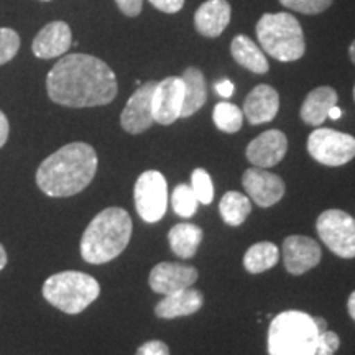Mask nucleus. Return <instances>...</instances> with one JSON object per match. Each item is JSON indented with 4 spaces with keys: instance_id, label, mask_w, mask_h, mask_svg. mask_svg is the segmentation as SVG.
I'll use <instances>...</instances> for the list:
<instances>
[{
    "instance_id": "12",
    "label": "nucleus",
    "mask_w": 355,
    "mask_h": 355,
    "mask_svg": "<svg viewBox=\"0 0 355 355\" xmlns=\"http://www.w3.org/2000/svg\"><path fill=\"white\" fill-rule=\"evenodd\" d=\"M248 198L260 207H270L285 196V183L278 175L265 168H248L242 176Z\"/></svg>"
},
{
    "instance_id": "3",
    "label": "nucleus",
    "mask_w": 355,
    "mask_h": 355,
    "mask_svg": "<svg viewBox=\"0 0 355 355\" xmlns=\"http://www.w3.org/2000/svg\"><path fill=\"white\" fill-rule=\"evenodd\" d=\"M132 239V219L125 209L107 207L89 222L81 239V255L91 265L117 259Z\"/></svg>"
},
{
    "instance_id": "41",
    "label": "nucleus",
    "mask_w": 355,
    "mask_h": 355,
    "mask_svg": "<svg viewBox=\"0 0 355 355\" xmlns=\"http://www.w3.org/2000/svg\"><path fill=\"white\" fill-rule=\"evenodd\" d=\"M349 56H350V61L355 64V40L352 42V44H350L349 48Z\"/></svg>"
},
{
    "instance_id": "13",
    "label": "nucleus",
    "mask_w": 355,
    "mask_h": 355,
    "mask_svg": "<svg viewBox=\"0 0 355 355\" xmlns=\"http://www.w3.org/2000/svg\"><path fill=\"white\" fill-rule=\"evenodd\" d=\"M198 277L199 273L194 266L162 261V263L153 266L148 283L155 293L166 296L191 288L198 282Z\"/></svg>"
},
{
    "instance_id": "42",
    "label": "nucleus",
    "mask_w": 355,
    "mask_h": 355,
    "mask_svg": "<svg viewBox=\"0 0 355 355\" xmlns=\"http://www.w3.org/2000/svg\"><path fill=\"white\" fill-rule=\"evenodd\" d=\"M354 101H355V86H354Z\"/></svg>"
},
{
    "instance_id": "29",
    "label": "nucleus",
    "mask_w": 355,
    "mask_h": 355,
    "mask_svg": "<svg viewBox=\"0 0 355 355\" xmlns=\"http://www.w3.org/2000/svg\"><path fill=\"white\" fill-rule=\"evenodd\" d=\"M20 50V37L15 30L0 28V66L8 63Z\"/></svg>"
},
{
    "instance_id": "27",
    "label": "nucleus",
    "mask_w": 355,
    "mask_h": 355,
    "mask_svg": "<svg viewBox=\"0 0 355 355\" xmlns=\"http://www.w3.org/2000/svg\"><path fill=\"white\" fill-rule=\"evenodd\" d=\"M171 206H173V211H175L178 216L189 219V217L196 214L199 201L191 186L180 184L176 186L171 194Z\"/></svg>"
},
{
    "instance_id": "6",
    "label": "nucleus",
    "mask_w": 355,
    "mask_h": 355,
    "mask_svg": "<svg viewBox=\"0 0 355 355\" xmlns=\"http://www.w3.org/2000/svg\"><path fill=\"white\" fill-rule=\"evenodd\" d=\"M101 295V285L83 272H60L51 275L43 285V298L66 314H79Z\"/></svg>"
},
{
    "instance_id": "10",
    "label": "nucleus",
    "mask_w": 355,
    "mask_h": 355,
    "mask_svg": "<svg viewBox=\"0 0 355 355\" xmlns=\"http://www.w3.org/2000/svg\"><path fill=\"white\" fill-rule=\"evenodd\" d=\"M184 102V83L181 78H166L157 83L153 97L152 110L155 122L159 125H171L181 119V109Z\"/></svg>"
},
{
    "instance_id": "40",
    "label": "nucleus",
    "mask_w": 355,
    "mask_h": 355,
    "mask_svg": "<svg viewBox=\"0 0 355 355\" xmlns=\"http://www.w3.org/2000/svg\"><path fill=\"white\" fill-rule=\"evenodd\" d=\"M6 265H7V252L2 243H0V270L6 268Z\"/></svg>"
},
{
    "instance_id": "37",
    "label": "nucleus",
    "mask_w": 355,
    "mask_h": 355,
    "mask_svg": "<svg viewBox=\"0 0 355 355\" xmlns=\"http://www.w3.org/2000/svg\"><path fill=\"white\" fill-rule=\"evenodd\" d=\"M347 309H349L350 318H352L354 321H355V291L352 293V295L349 296V301H347Z\"/></svg>"
},
{
    "instance_id": "31",
    "label": "nucleus",
    "mask_w": 355,
    "mask_h": 355,
    "mask_svg": "<svg viewBox=\"0 0 355 355\" xmlns=\"http://www.w3.org/2000/svg\"><path fill=\"white\" fill-rule=\"evenodd\" d=\"M340 345V339L336 332L326 331L318 337L316 349H314V355H334Z\"/></svg>"
},
{
    "instance_id": "24",
    "label": "nucleus",
    "mask_w": 355,
    "mask_h": 355,
    "mask_svg": "<svg viewBox=\"0 0 355 355\" xmlns=\"http://www.w3.org/2000/svg\"><path fill=\"white\" fill-rule=\"evenodd\" d=\"M279 260L278 247L272 242L254 243L243 255V266L248 273H263L273 268Z\"/></svg>"
},
{
    "instance_id": "30",
    "label": "nucleus",
    "mask_w": 355,
    "mask_h": 355,
    "mask_svg": "<svg viewBox=\"0 0 355 355\" xmlns=\"http://www.w3.org/2000/svg\"><path fill=\"white\" fill-rule=\"evenodd\" d=\"M279 3L293 12L316 15V13L327 10L332 6V0H279Z\"/></svg>"
},
{
    "instance_id": "34",
    "label": "nucleus",
    "mask_w": 355,
    "mask_h": 355,
    "mask_svg": "<svg viewBox=\"0 0 355 355\" xmlns=\"http://www.w3.org/2000/svg\"><path fill=\"white\" fill-rule=\"evenodd\" d=\"M148 2L163 13H176L184 6V0H148Z\"/></svg>"
},
{
    "instance_id": "19",
    "label": "nucleus",
    "mask_w": 355,
    "mask_h": 355,
    "mask_svg": "<svg viewBox=\"0 0 355 355\" xmlns=\"http://www.w3.org/2000/svg\"><path fill=\"white\" fill-rule=\"evenodd\" d=\"M204 303L202 293L193 288L166 295L155 308V314L159 319H175L198 313Z\"/></svg>"
},
{
    "instance_id": "18",
    "label": "nucleus",
    "mask_w": 355,
    "mask_h": 355,
    "mask_svg": "<svg viewBox=\"0 0 355 355\" xmlns=\"http://www.w3.org/2000/svg\"><path fill=\"white\" fill-rule=\"evenodd\" d=\"M230 6L227 0H207L194 13V26L206 38H217L227 28L230 21Z\"/></svg>"
},
{
    "instance_id": "4",
    "label": "nucleus",
    "mask_w": 355,
    "mask_h": 355,
    "mask_svg": "<svg viewBox=\"0 0 355 355\" xmlns=\"http://www.w3.org/2000/svg\"><path fill=\"white\" fill-rule=\"evenodd\" d=\"M318 337L314 318L303 311H285L270 324L268 354L314 355Z\"/></svg>"
},
{
    "instance_id": "35",
    "label": "nucleus",
    "mask_w": 355,
    "mask_h": 355,
    "mask_svg": "<svg viewBox=\"0 0 355 355\" xmlns=\"http://www.w3.org/2000/svg\"><path fill=\"white\" fill-rule=\"evenodd\" d=\"M8 133H10V125H8L6 114L0 110V148H2V146L7 144Z\"/></svg>"
},
{
    "instance_id": "8",
    "label": "nucleus",
    "mask_w": 355,
    "mask_h": 355,
    "mask_svg": "<svg viewBox=\"0 0 355 355\" xmlns=\"http://www.w3.org/2000/svg\"><path fill=\"white\" fill-rule=\"evenodd\" d=\"M308 152L321 165L343 166L355 157V139L332 128H316L308 139Z\"/></svg>"
},
{
    "instance_id": "17",
    "label": "nucleus",
    "mask_w": 355,
    "mask_h": 355,
    "mask_svg": "<svg viewBox=\"0 0 355 355\" xmlns=\"http://www.w3.org/2000/svg\"><path fill=\"white\" fill-rule=\"evenodd\" d=\"M279 109V96L268 84H259L252 89L243 102V115L252 125L272 122Z\"/></svg>"
},
{
    "instance_id": "16",
    "label": "nucleus",
    "mask_w": 355,
    "mask_h": 355,
    "mask_svg": "<svg viewBox=\"0 0 355 355\" xmlns=\"http://www.w3.org/2000/svg\"><path fill=\"white\" fill-rule=\"evenodd\" d=\"M73 44V33L66 21H51L40 30L32 43L33 55L42 60L63 56Z\"/></svg>"
},
{
    "instance_id": "9",
    "label": "nucleus",
    "mask_w": 355,
    "mask_h": 355,
    "mask_svg": "<svg viewBox=\"0 0 355 355\" xmlns=\"http://www.w3.org/2000/svg\"><path fill=\"white\" fill-rule=\"evenodd\" d=\"M139 216L148 224L162 220L168 207V184L159 171L141 173L133 188Z\"/></svg>"
},
{
    "instance_id": "36",
    "label": "nucleus",
    "mask_w": 355,
    "mask_h": 355,
    "mask_svg": "<svg viewBox=\"0 0 355 355\" xmlns=\"http://www.w3.org/2000/svg\"><path fill=\"white\" fill-rule=\"evenodd\" d=\"M216 91L220 97H225V99H229V97L234 94V84L230 83L229 79H224V81L216 84Z\"/></svg>"
},
{
    "instance_id": "25",
    "label": "nucleus",
    "mask_w": 355,
    "mask_h": 355,
    "mask_svg": "<svg viewBox=\"0 0 355 355\" xmlns=\"http://www.w3.org/2000/svg\"><path fill=\"white\" fill-rule=\"evenodd\" d=\"M219 211L222 216V220L225 224L232 225V227H239L242 225L252 211V201L245 194L237 193V191H229L220 199Z\"/></svg>"
},
{
    "instance_id": "2",
    "label": "nucleus",
    "mask_w": 355,
    "mask_h": 355,
    "mask_svg": "<svg viewBox=\"0 0 355 355\" xmlns=\"http://www.w3.org/2000/svg\"><path fill=\"white\" fill-rule=\"evenodd\" d=\"M96 171V150L83 141H74L43 159L37 170V184L46 196L69 198L86 189Z\"/></svg>"
},
{
    "instance_id": "5",
    "label": "nucleus",
    "mask_w": 355,
    "mask_h": 355,
    "mask_svg": "<svg viewBox=\"0 0 355 355\" xmlns=\"http://www.w3.org/2000/svg\"><path fill=\"white\" fill-rule=\"evenodd\" d=\"M257 38L265 53L283 63L300 60L306 51L303 28L286 12L265 13L257 24Z\"/></svg>"
},
{
    "instance_id": "38",
    "label": "nucleus",
    "mask_w": 355,
    "mask_h": 355,
    "mask_svg": "<svg viewBox=\"0 0 355 355\" xmlns=\"http://www.w3.org/2000/svg\"><path fill=\"white\" fill-rule=\"evenodd\" d=\"M314 324H316V327H318V332H319V334H322V332H326V331H327V322L324 321L322 318H314Z\"/></svg>"
},
{
    "instance_id": "26",
    "label": "nucleus",
    "mask_w": 355,
    "mask_h": 355,
    "mask_svg": "<svg viewBox=\"0 0 355 355\" xmlns=\"http://www.w3.org/2000/svg\"><path fill=\"white\" fill-rule=\"evenodd\" d=\"M216 127L225 133H235L242 128L243 112L230 102H219L212 112Z\"/></svg>"
},
{
    "instance_id": "14",
    "label": "nucleus",
    "mask_w": 355,
    "mask_h": 355,
    "mask_svg": "<svg viewBox=\"0 0 355 355\" xmlns=\"http://www.w3.org/2000/svg\"><path fill=\"white\" fill-rule=\"evenodd\" d=\"M321 247L313 239L304 235H291L283 242V261L291 275H303L321 261Z\"/></svg>"
},
{
    "instance_id": "15",
    "label": "nucleus",
    "mask_w": 355,
    "mask_h": 355,
    "mask_svg": "<svg viewBox=\"0 0 355 355\" xmlns=\"http://www.w3.org/2000/svg\"><path fill=\"white\" fill-rule=\"evenodd\" d=\"M288 139L279 130H266L257 137L247 146V159L257 168H272L285 158Z\"/></svg>"
},
{
    "instance_id": "1",
    "label": "nucleus",
    "mask_w": 355,
    "mask_h": 355,
    "mask_svg": "<svg viewBox=\"0 0 355 355\" xmlns=\"http://www.w3.org/2000/svg\"><path fill=\"white\" fill-rule=\"evenodd\" d=\"M48 96L64 107L107 105L117 96L115 73L99 58L73 53L61 58L46 78Z\"/></svg>"
},
{
    "instance_id": "28",
    "label": "nucleus",
    "mask_w": 355,
    "mask_h": 355,
    "mask_svg": "<svg viewBox=\"0 0 355 355\" xmlns=\"http://www.w3.org/2000/svg\"><path fill=\"white\" fill-rule=\"evenodd\" d=\"M191 188H193L194 194H196L198 201L201 204H211L214 199V186H212V180L204 168H196L191 175Z\"/></svg>"
},
{
    "instance_id": "32",
    "label": "nucleus",
    "mask_w": 355,
    "mask_h": 355,
    "mask_svg": "<svg viewBox=\"0 0 355 355\" xmlns=\"http://www.w3.org/2000/svg\"><path fill=\"white\" fill-rule=\"evenodd\" d=\"M135 355H170V349L162 340H150L140 345Z\"/></svg>"
},
{
    "instance_id": "39",
    "label": "nucleus",
    "mask_w": 355,
    "mask_h": 355,
    "mask_svg": "<svg viewBox=\"0 0 355 355\" xmlns=\"http://www.w3.org/2000/svg\"><path fill=\"white\" fill-rule=\"evenodd\" d=\"M340 115H343V110L337 107V105H334V107H332V109L329 110V114H327V119H332V121H337V119H340Z\"/></svg>"
},
{
    "instance_id": "20",
    "label": "nucleus",
    "mask_w": 355,
    "mask_h": 355,
    "mask_svg": "<svg viewBox=\"0 0 355 355\" xmlns=\"http://www.w3.org/2000/svg\"><path fill=\"white\" fill-rule=\"evenodd\" d=\"M337 92L329 86L311 91L301 105V119L311 127H319L326 122L329 110L337 105Z\"/></svg>"
},
{
    "instance_id": "21",
    "label": "nucleus",
    "mask_w": 355,
    "mask_h": 355,
    "mask_svg": "<svg viewBox=\"0 0 355 355\" xmlns=\"http://www.w3.org/2000/svg\"><path fill=\"white\" fill-rule=\"evenodd\" d=\"M230 53L234 60L243 68L252 71L255 74L268 73L270 64L266 61L265 53L260 50V46L254 40H250L245 35H237L230 44Z\"/></svg>"
},
{
    "instance_id": "22",
    "label": "nucleus",
    "mask_w": 355,
    "mask_h": 355,
    "mask_svg": "<svg viewBox=\"0 0 355 355\" xmlns=\"http://www.w3.org/2000/svg\"><path fill=\"white\" fill-rule=\"evenodd\" d=\"M181 79L184 83V102L183 109H181V117L186 119L196 114L206 104L207 87L204 74L198 68L184 69Z\"/></svg>"
},
{
    "instance_id": "23",
    "label": "nucleus",
    "mask_w": 355,
    "mask_h": 355,
    "mask_svg": "<svg viewBox=\"0 0 355 355\" xmlns=\"http://www.w3.org/2000/svg\"><path fill=\"white\" fill-rule=\"evenodd\" d=\"M170 247L180 259H193L202 241L201 227L194 224H178L168 234Z\"/></svg>"
},
{
    "instance_id": "43",
    "label": "nucleus",
    "mask_w": 355,
    "mask_h": 355,
    "mask_svg": "<svg viewBox=\"0 0 355 355\" xmlns=\"http://www.w3.org/2000/svg\"><path fill=\"white\" fill-rule=\"evenodd\" d=\"M42 2H50V0H42Z\"/></svg>"
},
{
    "instance_id": "11",
    "label": "nucleus",
    "mask_w": 355,
    "mask_h": 355,
    "mask_svg": "<svg viewBox=\"0 0 355 355\" xmlns=\"http://www.w3.org/2000/svg\"><path fill=\"white\" fill-rule=\"evenodd\" d=\"M157 87V83H145L133 92L128 99L125 109L122 110L121 125L127 133L139 135L148 130L155 123L153 110H152V97Z\"/></svg>"
},
{
    "instance_id": "7",
    "label": "nucleus",
    "mask_w": 355,
    "mask_h": 355,
    "mask_svg": "<svg viewBox=\"0 0 355 355\" xmlns=\"http://www.w3.org/2000/svg\"><path fill=\"white\" fill-rule=\"evenodd\" d=\"M319 239L340 259H355V219L340 209L324 211L318 217Z\"/></svg>"
},
{
    "instance_id": "33",
    "label": "nucleus",
    "mask_w": 355,
    "mask_h": 355,
    "mask_svg": "<svg viewBox=\"0 0 355 355\" xmlns=\"http://www.w3.org/2000/svg\"><path fill=\"white\" fill-rule=\"evenodd\" d=\"M115 3L127 17L140 15L141 7H144V0H115Z\"/></svg>"
}]
</instances>
